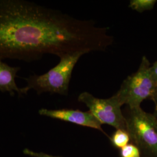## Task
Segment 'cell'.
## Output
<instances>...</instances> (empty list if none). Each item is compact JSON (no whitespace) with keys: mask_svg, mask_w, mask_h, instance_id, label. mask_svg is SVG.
Returning a JSON list of instances; mask_svg holds the SVG:
<instances>
[{"mask_svg":"<svg viewBox=\"0 0 157 157\" xmlns=\"http://www.w3.org/2000/svg\"><path fill=\"white\" fill-rule=\"evenodd\" d=\"M108 29L24 0H0V59L37 60L75 52L103 51L112 44Z\"/></svg>","mask_w":157,"mask_h":157,"instance_id":"1","label":"cell"},{"mask_svg":"<svg viewBox=\"0 0 157 157\" xmlns=\"http://www.w3.org/2000/svg\"><path fill=\"white\" fill-rule=\"evenodd\" d=\"M150 71L153 78L157 84V61L150 67Z\"/></svg>","mask_w":157,"mask_h":157,"instance_id":"12","label":"cell"},{"mask_svg":"<svg viewBox=\"0 0 157 157\" xmlns=\"http://www.w3.org/2000/svg\"><path fill=\"white\" fill-rule=\"evenodd\" d=\"M20 67H13L2 62L0 59V91L5 93L8 92L11 95H15L17 92L20 95H22V88L17 87L15 78Z\"/></svg>","mask_w":157,"mask_h":157,"instance_id":"7","label":"cell"},{"mask_svg":"<svg viewBox=\"0 0 157 157\" xmlns=\"http://www.w3.org/2000/svg\"><path fill=\"white\" fill-rule=\"evenodd\" d=\"M23 153L26 155H29L30 157H56V156H53L51 155H49L43 152H34L32 150H30L29 149L26 148L23 150Z\"/></svg>","mask_w":157,"mask_h":157,"instance_id":"11","label":"cell"},{"mask_svg":"<svg viewBox=\"0 0 157 157\" xmlns=\"http://www.w3.org/2000/svg\"><path fill=\"white\" fill-rule=\"evenodd\" d=\"M110 140L113 147L121 150L129 144L130 137L127 130L117 129L110 137Z\"/></svg>","mask_w":157,"mask_h":157,"instance_id":"8","label":"cell"},{"mask_svg":"<svg viewBox=\"0 0 157 157\" xmlns=\"http://www.w3.org/2000/svg\"><path fill=\"white\" fill-rule=\"evenodd\" d=\"M150 62L146 56L141 58L137 71L125 78L117 93L114 94L122 105L129 108L140 107L146 99H151L157 93V84L150 71Z\"/></svg>","mask_w":157,"mask_h":157,"instance_id":"4","label":"cell"},{"mask_svg":"<svg viewBox=\"0 0 157 157\" xmlns=\"http://www.w3.org/2000/svg\"><path fill=\"white\" fill-rule=\"evenodd\" d=\"M151 100L154 102V105H155L154 111V112H153L152 114L154 115V116L155 117V118H156V119L157 120V93L156 94V95L152 98Z\"/></svg>","mask_w":157,"mask_h":157,"instance_id":"13","label":"cell"},{"mask_svg":"<svg viewBox=\"0 0 157 157\" xmlns=\"http://www.w3.org/2000/svg\"><path fill=\"white\" fill-rule=\"evenodd\" d=\"M84 54L83 52L78 51L63 55L59 57V62L47 72L23 78L28 85L22 88L23 94H27L29 90L33 89L38 94L50 93L67 95L73 69Z\"/></svg>","mask_w":157,"mask_h":157,"instance_id":"2","label":"cell"},{"mask_svg":"<svg viewBox=\"0 0 157 157\" xmlns=\"http://www.w3.org/2000/svg\"><path fill=\"white\" fill-rule=\"evenodd\" d=\"M39 113L42 116L97 129L105 134L104 130L102 128L101 123L89 111L84 112L78 109H48L41 108L39 111Z\"/></svg>","mask_w":157,"mask_h":157,"instance_id":"6","label":"cell"},{"mask_svg":"<svg viewBox=\"0 0 157 157\" xmlns=\"http://www.w3.org/2000/svg\"><path fill=\"white\" fill-rule=\"evenodd\" d=\"M124 114L130 141L139 148L141 157H157V120L154 115L141 107H127Z\"/></svg>","mask_w":157,"mask_h":157,"instance_id":"3","label":"cell"},{"mask_svg":"<svg viewBox=\"0 0 157 157\" xmlns=\"http://www.w3.org/2000/svg\"><path fill=\"white\" fill-rule=\"evenodd\" d=\"M119 155L121 157H141L139 148L132 143L119 150Z\"/></svg>","mask_w":157,"mask_h":157,"instance_id":"10","label":"cell"},{"mask_svg":"<svg viewBox=\"0 0 157 157\" xmlns=\"http://www.w3.org/2000/svg\"><path fill=\"white\" fill-rule=\"evenodd\" d=\"M157 2V0H131L129 7L134 11L142 13L152 10Z\"/></svg>","mask_w":157,"mask_h":157,"instance_id":"9","label":"cell"},{"mask_svg":"<svg viewBox=\"0 0 157 157\" xmlns=\"http://www.w3.org/2000/svg\"><path fill=\"white\" fill-rule=\"evenodd\" d=\"M78 101L86 105L89 111L101 124H106L117 130H126V120L121 109L122 105L115 95L102 99L84 91L78 95Z\"/></svg>","mask_w":157,"mask_h":157,"instance_id":"5","label":"cell"}]
</instances>
